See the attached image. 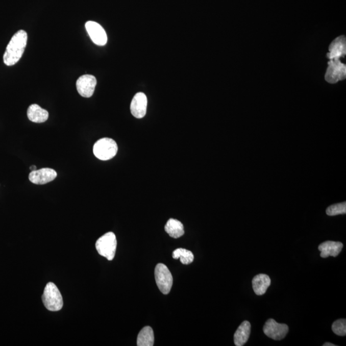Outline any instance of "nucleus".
I'll list each match as a JSON object with an SVG mask.
<instances>
[{"label": "nucleus", "mask_w": 346, "mask_h": 346, "mask_svg": "<svg viewBox=\"0 0 346 346\" xmlns=\"http://www.w3.org/2000/svg\"><path fill=\"white\" fill-rule=\"evenodd\" d=\"M271 280L269 276L259 274L255 276L252 281L253 290L257 295H264L269 287Z\"/></svg>", "instance_id": "2eb2a0df"}, {"label": "nucleus", "mask_w": 346, "mask_h": 346, "mask_svg": "<svg viewBox=\"0 0 346 346\" xmlns=\"http://www.w3.org/2000/svg\"><path fill=\"white\" fill-rule=\"evenodd\" d=\"M333 333L338 336H345L346 335V320L340 319L336 320L332 325Z\"/></svg>", "instance_id": "412c9836"}, {"label": "nucleus", "mask_w": 346, "mask_h": 346, "mask_svg": "<svg viewBox=\"0 0 346 346\" xmlns=\"http://www.w3.org/2000/svg\"><path fill=\"white\" fill-rule=\"evenodd\" d=\"M147 97L143 92H138L135 95L130 105V110L135 117L141 119L146 114Z\"/></svg>", "instance_id": "9b49d317"}, {"label": "nucleus", "mask_w": 346, "mask_h": 346, "mask_svg": "<svg viewBox=\"0 0 346 346\" xmlns=\"http://www.w3.org/2000/svg\"><path fill=\"white\" fill-rule=\"evenodd\" d=\"M28 36L27 32L21 30L16 32L12 37L7 45L4 55L5 64L8 66H14L18 62L24 54L27 46Z\"/></svg>", "instance_id": "f257e3e1"}, {"label": "nucleus", "mask_w": 346, "mask_h": 346, "mask_svg": "<svg viewBox=\"0 0 346 346\" xmlns=\"http://www.w3.org/2000/svg\"><path fill=\"white\" fill-rule=\"evenodd\" d=\"M343 248V244L340 242L326 241L319 245L318 249L320 252V257L328 258L330 256L336 257L340 254Z\"/></svg>", "instance_id": "ddd939ff"}, {"label": "nucleus", "mask_w": 346, "mask_h": 346, "mask_svg": "<svg viewBox=\"0 0 346 346\" xmlns=\"http://www.w3.org/2000/svg\"><path fill=\"white\" fill-rule=\"evenodd\" d=\"M165 231L170 237L178 239L184 235V227L179 220L174 219L168 220L165 226Z\"/></svg>", "instance_id": "f3484780"}, {"label": "nucleus", "mask_w": 346, "mask_h": 346, "mask_svg": "<svg viewBox=\"0 0 346 346\" xmlns=\"http://www.w3.org/2000/svg\"><path fill=\"white\" fill-rule=\"evenodd\" d=\"M251 333V324L248 320L242 322L234 334V343L237 346H242L248 342Z\"/></svg>", "instance_id": "dca6fc26"}, {"label": "nucleus", "mask_w": 346, "mask_h": 346, "mask_svg": "<svg viewBox=\"0 0 346 346\" xmlns=\"http://www.w3.org/2000/svg\"><path fill=\"white\" fill-rule=\"evenodd\" d=\"M329 53L327 57L330 60L340 59L346 54V40L344 36L337 37L329 47Z\"/></svg>", "instance_id": "f8f14e48"}, {"label": "nucleus", "mask_w": 346, "mask_h": 346, "mask_svg": "<svg viewBox=\"0 0 346 346\" xmlns=\"http://www.w3.org/2000/svg\"><path fill=\"white\" fill-rule=\"evenodd\" d=\"M57 173L51 168H42L41 169L31 171L29 175V180L36 185H44L51 182L56 179Z\"/></svg>", "instance_id": "9d476101"}, {"label": "nucleus", "mask_w": 346, "mask_h": 346, "mask_svg": "<svg viewBox=\"0 0 346 346\" xmlns=\"http://www.w3.org/2000/svg\"><path fill=\"white\" fill-rule=\"evenodd\" d=\"M96 248L99 254L111 261L117 248L116 237L113 232H108L97 240Z\"/></svg>", "instance_id": "20e7f679"}, {"label": "nucleus", "mask_w": 346, "mask_h": 346, "mask_svg": "<svg viewBox=\"0 0 346 346\" xmlns=\"http://www.w3.org/2000/svg\"><path fill=\"white\" fill-rule=\"evenodd\" d=\"M336 345L333 344V343H330V342H326L323 344V346H335Z\"/></svg>", "instance_id": "4be33fe9"}, {"label": "nucleus", "mask_w": 346, "mask_h": 346, "mask_svg": "<svg viewBox=\"0 0 346 346\" xmlns=\"http://www.w3.org/2000/svg\"><path fill=\"white\" fill-rule=\"evenodd\" d=\"M97 80L91 75H84L77 81V91L82 97H90L94 94Z\"/></svg>", "instance_id": "1a4fd4ad"}, {"label": "nucleus", "mask_w": 346, "mask_h": 346, "mask_svg": "<svg viewBox=\"0 0 346 346\" xmlns=\"http://www.w3.org/2000/svg\"><path fill=\"white\" fill-rule=\"evenodd\" d=\"M325 75V80L330 84H336L345 79L346 66L340 59L330 60Z\"/></svg>", "instance_id": "423d86ee"}, {"label": "nucleus", "mask_w": 346, "mask_h": 346, "mask_svg": "<svg viewBox=\"0 0 346 346\" xmlns=\"http://www.w3.org/2000/svg\"><path fill=\"white\" fill-rule=\"evenodd\" d=\"M118 150L117 143L110 138H103L95 143L93 153L97 159L101 160H109L116 155Z\"/></svg>", "instance_id": "7ed1b4c3"}, {"label": "nucleus", "mask_w": 346, "mask_h": 346, "mask_svg": "<svg viewBox=\"0 0 346 346\" xmlns=\"http://www.w3.org/2000/svg\"><path fill=\"white\" fill-rule=\"evenodd\" d=\"M263 331L268 337L275 340H281L286 337L288 332V327L285 324H280L275 320H267Z\"/></svg>", "instance_id": "0eeeda50"}, {"label": "nucleus", "mask_w": 346, "mask_h": 346, "mask_svg": "<svg viewBox=\"0 0 346 346\" xmlns=\"http://www.w3.org/2000/svg\"><path fill=\"white\" fill-rule=\"evenodd\" d=\"M155 277L160 291L164 294H169L171 289L173 278L166 265L157 264L155 269Z\"/></svg>", "instance_id": "39448f33"}, {"label": "nucleus", "mask_w": 346, "mask_h": 346, "mask_svg": "<svg viewBox=\"0 0 346 346\" xmlns=\"http://www.w3.org/2000/svg\"><path fill=\"white\" fill-rule=\"evenodd\" d=\"M45 307L52 312H57L63 307V299L59 288L54 283L49 282L45 287L42 296Z\"/></svg>", "instance_id": "f03ea898"}, {"label": "nucleus", "mask_w": 346, "mask_h": 346, "mask_svg": "<svg viewBox=\"0 0 346 346\" xmlns=\"http://www.w3.org/2000/svg\"><path fill=\"white\" fill-rule=\"evenodd\" d=\"M172 258L174 259H179L184 265H189L194 261V257L192 252L189 250L179 248L172 253Z\"/></svg>", "instance_id": "6ab92c4d"}, {"label": "nucleus", "mask_w": 346, "mask_h": 346, "mask_svg": "<svg viewBox=\"0 0 346 346\" xmlns=\"http://www.w3.org/2000/svg\"><path fill=\"white\" fill-rule=\"evenodd\" d=\"M31 170H32V171H34V170H37V167L36 165H32V166L31 167Z\"/></svg>", "instance_id": "5701e85b"}, {"label": "nucleus", "mask_w": 346, "mask_h": 346, "mask_svg": "<svg viewBox=\"0 0 346 346\" xmlns=\"http://www.w3.org/2000/svg\"><path fill=\"white\" fill-rule=\"evenodd\" d=\"M346 213V203L331 205L327 209V214L330 216H334L339 214H345Z\"/></svg>", "instance_id": "aec40b11"}, {"label": "nucleus", "mask_w": 346, "mask_h": 346, "mask_svg": "<svg viewBox=\"0 0 346 346\" xmlns=\"http://www.w3.org/2000/svg\"><path fill=\"white\" fill-rule=\"evenodd\" d=\"M85 29L92 42L97 46H105L107 42V36L104 28L96 22L89 21L85 23Z\"/></svg>", "instance_id": "6e6552de"}, {"label": "nucleus", "mask_w": 346, "mask_h": 346, "mask_svg": "<svg viewBox=\"0 0 346 346\" xmlns=\"http://www.w3.org/2000/svg\"><path fill=\"white\" fill-rule=\"evenodd\" d=\"M154 331L150 327L143 328L138 335V346H153L154 345Z\"/></svg>", "instance_id": "a211bd4d"}, {"label": "nucleus", "mask_w": 346, "mask_h": 346, "mask_svg": "<svg viewBox=\"0 0 346 346\" xmlns=\"http://www.w3.org/2000/svg\"><path fill=\"white\" fill-rule=\"evenodd\" d=\"M27 116L32 122L42 123L48 119L49 113L46 110L42 109L39 105L32 104L28 109Z\"/></svg>", "instance_id": "4468645a"}]
</instances>
